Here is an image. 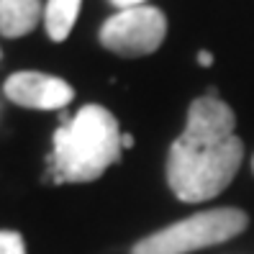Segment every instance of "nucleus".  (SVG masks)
<instances>
[{
    "mask_svg": "<svg viewBox=\"0 0 254 254\" xmlns=\"http://www.w3.org/2000/svg\"><path fill=\"white\" fill-rule=\"evenodd\" d=\"M111 3H113L118 10H128V8H139V5H146V0H111Z\"/></svg>",
    "mask_w": 254,
    "mask_h": 254,
    "instance_id": "nucleus-10",
    "label": "nucleus"
},
{
    "mask_svg": "<svg viewBox=\"0 0 254 254\" xmlns=\"http://www.w3.org/2000/svg\"><path fill=\"white\" fill-rule=\"evenodd\" d=\"M252 167H254V159H252Z\"/></svg>",
    "mask_w": 254,
    "mask_h": 254,
    "instance_id": "nucleus-13",
    "label": "nucleus"
},
{
    "mask_svg": "<svg viewBox=\"0 0 254 254\" xmlns=\"http://www.w3.org/2000/svg\"><path fill=\"white\" fill-rule=\"evenodd\" d=\"M121 146L124 149H131L133 146V136H131V133H121Z\"/></svg>",
    "mask_w": 254,
    "mask_h": 254,
    "instance_id": "nucleus-12",
    "label": "nucleus"
},
{
    "mask_svg": "<svg viewBox=\"0 0 254 254\" xmlns=\"http://www.w3.org/2000/svg\"><path fill=\"white\" fill-rule=\"evenodd\" d=\"M0 254H26L23 236L16 231H0Z\"/></svg>",
    "mask_w": 254,
    "mask_h": 254,
    "instance_id": "nucleus-9",
    "label": "nucleus"
},
{
    "mask_svg": "<svg viewBox=\"0 0 254 254\" xmlns=\"http://www.w3.org/2000/svg\"><path fill=\"white\" fill-rule=\"evenodd\" d=\"M234 128H236L234 111L221 98L203 95L198 100H192V106L188 111L185 131L180 136L192 144H223L231 136H236Z\"/></svg>",
    "mask_w": 254,
    "mask_h": 254,
    "instance_id": "nucleus-6",
    "label": "nucleus"
},
{
    "mask_svg": "<svg viewBox=\"0 0 254 254\" xmlns=\"http://www.w3.org/2000/svg\"><path fill=\"white\" fill-rule=\"evenodd\" d=\"M167 18L154 5L118 10L100 28V44L118 57H144L162 47Z\"/></svg>",
    "mask_w": 254,
    "mask_h": 254,
    "instance_id": "nucleus-4",
    "label": "nucleus"
},
{
    "mask_svg": "<svg viewBox=\"0 0 254 254\" xmlns=\"http://www.w3.org/2000/svg\"><path fill=\"white\" fill-rule=\"evenodd\" d=\"M82 0H49L44 10V26L52 41H64L72 31Z\"/></svg>",
    "mask_w": 254,
    "mask_h": 254,
    "instance_id": "nucleus-8",
    "label": "nucleus"
},
{
    "mask_svg": "<svg viewBox=\"0 0 254 254\" xmlns=\"http://www.w3.org/2000/svg\"><path fill=\"white\" fill-rule=\"evenodd\" d=\"M247 213L239 208H213L200 211L167 229L149 234L133 247L131 254H190L213 244H223L247 229Z\"/></svg>",
    "mask_w": 254,
    "mask_h": 254,
    "instance_id": "nucleus-3",
    "label": "nucleus"
},
{
    "mask_svg": "<svg viewBox=\"0 0 254 254\" xmlns=\"http://www.w3.org/2000/svg\"><path fill=\"white\" fill-rule=\"evenodd\" d=\"M244 159V144L231 136L223 144H192L177 136L167 157V183L185 203H203L221 195L236 177Z\"/></svg>",
    "mask_w": 254,
    "mask_h": 254,
    "instance_id": "nucleus-2",
    "label": "nucleus"
},
{
    "mask_svg": "<svg viewBox=\"0 0 254 254\" xmlns=\"http://www.w3.org/2000/svg\"><path fill=\"white\" fill-rule=\"evenodd\" d=\"M41 18V0H0V34L18 39L34 31Z\"/></svg>",
    "mask_w": 254,
    "mask_h": 254,
    "instance_id": "nucleus-7",
    "label": "nucleus"
},
{
    "mask_svg": "<svg viewBox=\"0 0 254 254\" xmlns=\"http://www.w3.org/2000/svg\"><path fill=\"white\" fill-rule=\"evenodd\" d=\"M5 98L16 106L36 111H59L67 108L74 98L72 85L62 77H52L44 72H16L5 80Z\"/></svg>",
    "mask_w": 254,
    "mask_h": 254,
    "instance_id": "nucleus-5",
    "label": "nucleus"
},
{
    "mask_svg": "<svg viewBox=\"0 0 254 254\" xmlns=\"http://www.w3.org/2000/svg\"><path fill=\"white\" fill-rule=\"evenodd\" d=\"M198 64H200V67H211V64H213V54L205 52V49L198 52Z\"/></svg>",
    "mask_w": 254,
    "mask_h": 254,
    "instance_id": "nucleus-11",
    "label": "nucleus"
},
{
    "mask_svg": "<svg viewBox=\"0 0 254 254\" xmlns=\"http://www.w3.org/2000/svg\"><path fill=\"white\" fill-rule=\"evenodd\" d=\"M121 128L111 111L98 103L82 106L74 118H62L49 154L52 183H93L121 159Z\"/></svg>",
    "mask_w": 254,
    "mask_h": 254,
    "instance_id": "nucleus-1",
    "label": "nucleus"
}]
</instances>
